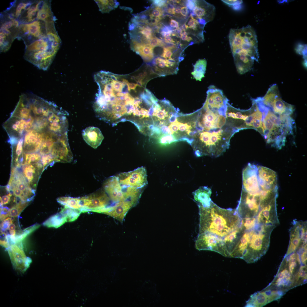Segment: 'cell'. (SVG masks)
Here are the masks:
<instances>
[{"mask_svg":"<svg viewBox=\"0 0 307 307\" xmlns=\"http://www.w3.org/2000/svg\"><path fill=\"white\" fill-rule=\"evenodd\" d=\"M192 128L190 125H188L187 123H179V130L181 131L187 132L189 130H190Z\"/></svg>","mask_w":307,"mask_h":307,"instance_id":"cell-46","label":"cell"},{"mask_svg":"<svg viewBox=\"0 0 307 307\" xmlns=\"http://www.w3.org/2000/svg\"><path fill=\"white\" fill-rule=\"evenodd\" d=\"M295 50L296 53L303 55L304 60H307V45L299 43L297 44Z\"/></svg>","mask_w":307,"mask_h":307,"instance_id":"cell-38","label":"cell"},{"mask_svg":"<svg viewBox=\"0 0 307 307\" xmlns=\"http://www.w3.org/2000/svg\"><path fill=\"white\" fill-rule=\"evenodd\" d=\"M179 123L177 121L171 123L169 126L170 129L173 132H177L179 129Z\"/></svg>","mask_w":307,"mask_h":307,"instance_id":"cell-47","label":"cell"},{"mask_svg":"<svg viewBox=\"0 0 307 307\" xmlns=\"http://www.w3.org/2000/svg\"><path fill=\"white\" fill-rule=\"evenodd\" d=\"M20 24L3 12L0 14V49L1 52L7 51L19 35Z\"/></svg>","mask_w":307,"mask_h":307,"instance_id":"cell-6","label":"cell"},{"mask_svg":"<svg viewBox=\"0 0 307 307\" xmlns=\"http://www.w3.org/2000/svg\"><path fill=\"white\" fill-rule=\"evenodd\" d=\"M23 167V174L24 177L30 184L32 183L36 173L34 166L31 164L25 165Z\"/></svg>","mask_w":307,"mask_h":307,"instance_id":"cell-34","label":"cell"},{"mask_svg":"<svg viewBox=\"0 0 307 307\" xmlns=\"http://www.w3.org/2000/svg\"><path fill=\"white\" fill-rule=\"evenodd\" d=\"M132 49L140 55L146 62H149L154 58V48L149 44L142 43L131 40Z\"/></svg>","mask_w":307,"mask_h":307,"instance_id":"cell-21","label":"cell"},{"mask_svg":"<svg viewBox=\"0 0 307 307\" xmlns=\"http://www.w3.org/2000/svg\"><path fill=\"white\" fill-rule=\"evenodd\" d=\"M198 206L200 215L199 233H206L213 236L225 252V239L241 225V219L236 209L221 208L212 200L208 206Z\"/></svg>","mask_w":307,"mask_h":307,"instance_id":"cell-2","label":"cell"},{"mask_svg":"<svg viewBox=\"0 0 307 307\" xmlns=\"http://www.w3.org/2000/svg\"><path fill=\"white\" fill-rule=\"evenodd\" d=\"M181 38V39L183 41H186V38L188 36L187 33L185 31L182 33L181 32L180 33Z\"/></svg>","mask_w":307,"mask_h":307,"instance_id":"cell-58","label":"cell"},{"mask_svg":"<svg viewBox=\"0 0 307 307\" xmlns=\"http://www.w3.org/2000/svg\"><path fill=\"white\" fill-rule=\"evenodd\" d=\"M134 206L129 200L120 202L110 206L108 211L104 214L122 222L129 210Z\"/></svg>","mask_w":307,"mask_h":307,"instance_id":"cell-19","label":"cell"},{"mask_svg":"<svg viewBox=\"0 0 307 307\" xmlns=\"http://www.w3.org/2000/svg\"><path fill=\"white\" fill-rule=\"evenodd\" d=\"M231 7L234 10L237 11L240 10L242 8V4L236 5Z\"/></svg>","mask_w":307,"mask_h":307,"instance_id":"cell-59","label":"cell"},{"mask_svg":"<svg viewBox=\"0 0 307 307\" xmlns=\"http://www.w3.org/2000/svg\"><path fill=\"white\" fill-rule=\"evenodd\" d=\"M195 6L193 9L195 18L204 27L208 22L214 18L215 8L212 4L204 0H195Z\"/></svg>","mask_w":307,"mask_h":307,"instance_id":"cell-13","label":"cell"},{"mask_svg":"<svg viewBox=\"0 0 307 307\" xmlns=\"http://www.w3.org/2000/svg\"><path fill=\"white\" fill-rule=\"evenodd\" d=\"M55 20H37L19 26L18 38L25 45L24 59L44 70L50 66L61 44Z\"/></svg>","mask_w":307,"mask_h":307,"instance_id":"cell-1","label":"cell"},{"mask_svg":"<svg viewBox=\"0 0 307 307\" xmlns=\"http://www.w3.org/2000/svg\"><path fill=\"white\" fill-rule=\"evenodd\" d=\"M173 47H164L163 51L161 57L165 59L168 60H173L174 59L172 57L173 55V53L172 49H173Z\"/></svg>","mask_w":307,"mask_h":307,"instance_id":"cell-40","label":"cell"},{"mask_svg":"<svg viewBox=\"0 0 307 307\" xmlns=\"http://www.w3.org/2000/svg\"><path fill=\"white\" fill-rule=\"evenodd\" d=\"M230 47L238 72L243 74L250 70L259 54L256 33L250 26L231 29L229 34Z\"/></svg>","mask_w":307,"mask_h":307,"instance_id":"cell-3","label":"cell"},{"mask_svg":"<svg viewBox=\"0 0 307 307\" xmlns=\"http://www.w3.org/2000/svg\"><path fill=\"white\" fill-rule=\"evenodd\" d=\"M277 198L260 210L256 217L258 224L276 227L279 224L277 210Z\"/></svg>","mask_w":307,"mask_h":307,"instance_id":"cell-15","label":"cell"},{"mask_svg":"<svg viewBox=\"0 0 307 307\" xmlns=\"http://www.w3.org/2000/svg\"><path fill=\"white\" fill-rule=\"evenodd\" d=\"M186 5L187 7L190 10H193L195 6V0L188 1Z\"/></svg>","mask_w":307,"mask_h":307,"instance_id":"cell-53","label":"cell"},{"mask_svg":"<svg viewBox=\"0 0 307 307\" xmlns=\"http://www.w3.org/2000/svg\"><path fill=\"white\" fill-rule=\"evenodd\" d=\"M148 44L153 48L157 46L163 47L164 44L162 40L154 36L149 40Z\"/></svg>","mask_w":307,"mask_h":307,"instance_id":"cell-39","label":"cell"},{"mask_svg":"<svg viewBox=\"0 0 307 307\" xmlns=\"http://www.w3.org/2000/svg\"><path fill=\"white\" fill-rule=\"evenodd\" d=\"M275 227L258 224L251 230L247 247L242 259L251 263L256 262L264 255L269 247L271 233Z\"/></svg>","mask_w":307,"mask_h":307,"instance_id":"cell-5","label":"cell"},{"mask_svg":"<svg viewBox=\"0 0 307 307\" xmlns=\"http://www.w3.org/2000/svg\"><path fill=\"white\" fill-rule=\"evenodd\" d=\"M127 86L128 90L130 91L131 89L135 90L136 87L137 86L136 84L133 83H129Z\"/></svg>","mask_w":307,"mask_h":307,"instance_id":"cell-55","label":"cell"},{"mask_svg":"<svg viewBox=\"0 0 307 307\" xmlns=\"http://www.w3.org/2000/svg\"><path fill=\"white\" fill-rule=\"evenodd\" d=\"M207 61L205 59H200L194 65L193 71L191 73L194 78L201 81L204 77L207 67Z\"/></svg>","mask_w":307,"mask_h":307,"instance_id":"cell-27","label":"cell"},{"mask_svg":"<svg viewBox=\"0 0 307 307\" xmlns=\"http://www.w3.org/2000/svg\"><path fill=\"white\" fill-rule=\"evenodd\" d=\"M142 83L143 82L142 80H138V81H137L136 84L137 85V86H138L139 87H141L142 86Z\"/></svg>","mask_w":307,"mask_h":307,"instance_id":"cell-62","label":"cell"},{"mask_svg":"<svg viewBox=\"0 0 307 307\" xmlns=\"http://www.w3.org/2000/svg\"><path fill=\"white\" fill-rule=\"evenodd\" d=\"M181 140L185 141L187 142L188 143L190 144L191 145L192 144L194 141V139H190L186 137H184L180 139Z\"/></svg>","mask_w":307,"mask_h":307,"instance_id":"cell-61","label":"cell"},{"mask_svg":"<svg viewBox=\"0 0 307 307\" xmlns=\"http://www.w3.org/2000/svg\"><path fill=\"white\" fill-rule=\"evenodd\" d=\"M242 188L246 191L259 194L261 191L258 181L257 165L249 163L242 171Z\"/></svg>","mask_w":307,"mask_h":307,"instance_id":"cell-12","label":"cell"},{"mask_svg":"<svg viewBox=\"0 0 307 307\" xmlns=\"http://www.w3.org/2000/svg\"><path fill=\"white\" fill-rule=\"evenodd\" d=\"M130 28L132 40L148 44L149 40L153 36L152 29L147 25L133 22Z\"/></svg>","mask_w":307,"mask_h":307,"instance_id":"cell-18","label":"cell"},{"mask_svg":"<svg viewBox=\"0 0 307 307\" xmlns=\"http://www.w3.org/2000/svg\"><path fill=\"white\" fill-rule=\"evenodd\" d=\"M103 187L110 200L116 204L126 200L125 198L123 188L117 176L109 177L104 182Z\"/></svg>","mask_w":307,"mask_h":307,"instance_id":"cell-17","label":"cell"},{"mask_svg":"<svg viewBox=\"0 0 307 307\" xmlns=\"http://www.w3.org/2000/svg\"><path fill=\"white\" fill-rule=\"evenodd\" d=\"M221 1L228 6L231 7L236 5L242 4L243 2L242 0H221Z\"/></svg>","mask_w":307,"mask_h":307,"instance_id":"cell-44","label":"cell"},{"mask_svg":"<svg viewBox=\"0 0 307 307\" xmlns=\"http://www.w3.org/2000/svg\"><path fill=\"white\" fill-rule=\"evenodd\" d=\"M108 74L109 77L110 81L113 89L117 92H121L125 84L123 83L117 81V80L112 79L110 77L109 72Z\"/></svg>","mask_w":307,"mask_h":307,"instance_id":"cell-37","label":"cell"},{"mask_svg":"<svg viewBox=\"0 0 307 307\" xmlns=\"http://www.w3.org/2000/svg\"><path fill=\"white\" fill-rule=\"evenodd\" d=\"M280 96L278 87L276 84H273L268 89L265 96L262 98L263 103L269 108L274 100Z\"/></svg>","mask_w":307,"mask_h":307,"instance_id":"cell-29","label":"cell"},{"mask_svg":"<svg viewBox=\"0 0 307 307\" xmlns=\"http://www.w3.org/2000/svg\"><path fill=\"white\" fill-rule=\"evenodd\" d=\"M153 4L156 7H161L166 5V1L165 0H153L152 1Z\"/></svg>","mask_w":307,"mask_h":307,"instance_id":"cell-48","label":"cell"},{"mask_svg":"<svg viewBox=\"0 0 307 307\" xmlns=\"http://www.w3.org/2000/svg\"><path fill=\"white\" fill-rule=\"evenodd\" d=\"M289 231V243L285 256L295 251L302 244L307 243V221H293Z\"/></svg>","mask_w":307,"mask_h":307,"instance_id":"cell-11","label":"cell"},{"mask_svg":"<svg viewBox=\"0 0 307 307\" xmlns=\"http://www.w3.org/2000/svg\"><path fill=\"white\" fill-rule=\"evenodd\" d=\"M12 194L9 193L7 195L3 196L2 197H0V205L2 206L3 204H6L8 203L10 201L11 197L12 196Z\"/></svg>","mask_w":307,"mask_h":307,"instance_id":"cell-45","label":"cell"},{"mask_svg":"<svg viewBox=\"0 0 307 307\" xmlns=\"http://www.w3.org/2000/svg\"><path fill=\"white\" fill-rule=\"evenodd\" d=\"M180 13L182 17H186L188 13V11L187 7L184 6L181 7Z\"/></svg>","mask_w":307,"mask_h":307,"instance_id":"cell-50","label":"cell"},{"mask_svg":"<svg viewBox=\"0 0 307 307\" xmlns=\"http://www.w3.org/2000/svg\"><path fill=\"white\" fill-rule=\"evenodd\" d=\"M22 173L18 171L16 167L12 169L11 176L8 185L14 186L22 192L24 197L28 202L33 197L34 191L31 189Z\"/></svg>","mask_w":307,"mask_h":307,"instance_id":"cell-16","label":"cell"},{"mask_svg":"<svg viewBox=\"0 0 307 307\" xmlns=\"http://www.w3.org/2000/svg\"><path fill=\"white\" fill-rule=\"evenodd\" d=\"M192 40H193V39H192V38L191 37L187 36V38H186V41L188 42H189L190 41Z\"/></svg>","mask_w":307,"mask_h":307,"instance_id":"cell-63","label":"cell"},{"mask_svg":"<svg viewBox=\"0 0 307 307\" xmlns=\"http://www.w3.org/2000/svg\"><path fill=\"white\" fill-rule=\"evenodd\" d=\"M28 204V202H24L20 201L10 209L9 216L12 217L18 216Z\"/></svg>","mask_w":307,"mask_h":307,"instance_id":"cell-33","label":"cell"},{"mask_svg":"<svg viewBox=\"0 0 307 307\" xmlns=\"http://www.w3.org/2000/svg\"><path fill=\"white\" fill-rule=\"evenodd\" d=\"M236 209L241 219L256 217L260 210V195L247 192L242 188Z\"/></svg>","mask_w":307,"mask_h":307,"instance_id":"cell-7","label":"cell"},{"mask_svg":"<svg viewBox=\"0 0 307 307\" xmlns=\"http://www.w3.org/2000/svg\"><path fill=\"white\" fill-rule=\"evenodd\" d=\"M296 286L295 277L291 273L286 262L283 259L275 278L266 288L281 291L285 293Z\"/></svg>","mask_w":307,"mask_h":307,"instance_id":"cell-8","label":"cell"},{"mask_svg":"<svg viewBox=\"0 0 307 307\" xmlns=\"http://www.w3.org/2000/svg\"><path fill=\"white\" fill-rule=\"evenodd\" d=\"M170 25L171 27L176 28L177 29L179 28L178 22L175 20L171 19L170 20Z\"/></svg>","mask_w":307,"mask_h":307,"instance_id":"cell-51","label":"cell"},{"mask_svg":"<svg viewBox=\"0 0 307 307\" xmlns=\"http://www.w3.org/2000/svg\"><path fill=\"white\" fill-rule=\"evenodd\" d=\"M15 228L16 226L14 224L12 223L10 225L8 229L9 230L10 233L11 235L13 236L15 235Z\"/></svg>","mask_w":307,"mask_h":307,"instance_id":"cell-52","label":"cell"},{"mask_svg":"<svg viewBox=\"0 0 307 307\" xmlns=\"http://www.w3.org/2000/svg\"><path fill=\"white\" fill-rule=\"evenodd\" d=\"M278 196V188L273 190L261 191L260 195V209L269 204Z\"/></svg>","mask_w":307,"mask_h":307,"instance_id":"cell-26","label":"cell"},{"mask_svg":"<svg viewBox=\"0 0 307 307\" xmlns=\"http://www.w3.org/2000/svg\"><path fill=\"white\" fill-rule=\"evenodd\" d=\"M13 223V220L10 217H8L4 219L1 224V232L9 229L10 225Z\"/></svg>","mask_w":307,"mask_h":307,"instance_id":"cell-41","label":"cell"},{"mask_svg":"<svg viewBox=\"0 0 307 307\" xmlns=\"http://www.w3.org/2000/svg\"><path fill=\"white\" fill-rule=\"evenodd\" d=\"M81 198L83 206L82 212L91 211L102 213L109 207L108 205L110 200L105 190L103 189Z\"/></svg>","mask_w":307,"mask_h":307,"instance_id":"cell-9","label":"cell"},{"mask_svg":"<svg viewBox=\"0 0 307 307\" xmlns=\"http://www.w3.org/2000/svg\"><path fill=\"white\" fill-rule=\"evenodd\" d=\"M169 121L170 122L172 123L177 121L176 116L175 114H171L169 116Z\"/></svg>","mask_w":307,"mask_h":307,"instance_id":"cell-57","label":"cell"},{"mask_svg":"<svg viewBox=\"0 0 307 307\" xmlns=\"http://www.w3.org/2000/svg\"><path fill=\"white\" fill-rule=\"evenodd\" d=\"M187 134L190 136H194L197 134V132L196 130L191 131L189 130L186 132Z\"/></svg>","mask_w":307,"mask_h":307,"instance_id":"cell-60","label":"cell"},{"mask_svg":"<svg viewBox=\"0 0 307 307\" xmlns=\"http://www.w3.org/2000/svg\"><path fill=\"white\" fill-rule=\"evenodd\" d=\"M99 10L102 13H108L117 7L119 3L115 0H95Z\"/></svg>","mask_w":307,"mask_h":307,"instance_id":"cell-30","label":"cell"},{"mask_svg":"<svg viewBox=\"0 0 307 307\" xmlns=\"http://www.w3.org/2000/svg\"><path fill=\"white\" fill-rule=\"evenodd\" d=\"M257 224L256 217L241 219V227L244 231L254 229Z\"/></svg>","mask_w":307,"mask_h":307,"instance_id":"cell-32","label":"cell"},{"mask_svg":"<svg viewBox=\"0 0 307 307\" xmlns=\"http://www.w3.org/2000/svg\"><path fill=\"white\" fill-rule=\"evenodd\" d=\"M153 115L160 119H164L165 117L168 116V112L164 109L161 110V107L157 104L154 108Z\"/></svg>","mask_w":307,"mask_h":307,"instance_id":"cell-35","label":"cell"},{"mask_svg":"<svg viewBox=\"0 0 307 307\" xmlns=\"http://www.w3.org/2000/svg\"><path fill=\"white\" fill-rule=\"evenodd\" d=\"M147 75V73L146 72H145L143 73H141L139 74L138 76L136 77V78L138 79V80H142L144 78V77Z\"/></svg>","mask_w":307,"mask_h":307,"instance_id":"cell-56","label":"cell"},{"mask_svg":"<svg viewBox=\"0 0 307 307\" xmlns=\"http://www.w3.org/2000/svg\"><path fill=\"white\" fill-rule=\"evenodd\" d=\"M176 140L175 136L173 134H164L159 139V142L163 145L170 144Z\"/></svg>","mask_w":307,"mask_h":307,"instance_id":"cell-36","label":"cell"},{"mask_svg":"<svg viewBox=\"0 0 307 307\" xmlns=\"http://www.w3.org/2000/svg\"><path fill=\"white\" fill-rule=\"evenodd\" d=\"M162 132L164 134H173L174 132L170 129L169 126H164L161 128Z\"/></svg>","mask_w":307,"mask_h":307,"instance_id":"cell-49","label":"cell"},{"mask_svg":"<svg viewBox=\"0 0 307 307\" xmlns=\"http://www.w3.org/2000/svg\"><path fill=\"white\" fill-rule=\"evenodd\" d=\"M67 222L66 218L60 212L49 217L43 225L48 227L57 228Z\"/></svg>","mask_w":307,"mask_h":307,"instance_id":"cell-28","label":"cell"},{"mask_svg":"<svg viewBox=\"0 0 307 307\" xmlns=\"http://www.w3.org/2000/svg\"><path fill=\"white\" fill-rule=\"evenodd\" d=\"M257 175L261 191L274 190L278 188L276 173L267 167L257 165Z\"/></svg>","mask_w":307,"mask_h":307,"instance_id":"cell-14","label":"cell"},{"mask_svg":"<svg viewBox=\"0 0 307 307\" xmlns=\"http://www.w3.org/2000/svg\"><path fill=\"white\" fill-rule=\"evenodd\" d=\"M269 108L275 113L286 116H289L294 110V107L284 101L280 96L274 100Z\"/></svg>","mask_w":307,"mask_h":307,"instance_id":"cell-22","label":"cell"},{"mask_svg":"<svg viewBox=\"0 0 307 307\" xmlns=\"http://www.w3.org/2000/svg\"><path fill=\"white\" fill-rule=\"evenodd\" d=\"M82 135L86 142L94 148L99 146L104 138L100 129L93 126L87 127L84 130Z\"/></svg>","mask_w":307,"mask_h":307,"instance_id":"cell-20","label":"cell"},{"mask_svg":"<svg viewBox=\"0 0 307 307\" xmlns=\"http://www.w3.org/2000/svg\"><path fill=\"white\" fill-rule=\"evenodd\" d=\"M40 226V225L39 224H36L24 229L23 233L27 236L38 228Z\"/></svg>","mask_w":307,"mask_h":307,"instance_id":"cell-43","label":"cell"},{"mask_svg":"<svg viewBox=\"0 0 307 307\" xmlns=\"http://www.w3.org/2000/svg\"><path fill=\"white\" fill-rule=\"evenodd\" d=\"M164 39L165 42L167 43L174 44L175 43V41L170 36L164 37Z\"/></svg>","mask_w":307,"mask_h":307,"instance_id":"cell-54","label":"cell"},{"mask_svg":"<svg viewBox=\"0 0 307 307\" xmlns=\"http://www.w3.org/2000/svg\"><path fill=\"white\" fill-rule=\"evenodd\" d=\"M10 209L7 207H1L0 208V220H3L8 216H9Z\"/></svg>","mask_w":307,"mask_h":307,"instance_id":"cell-42","label":"cell"},{"mask_svg":"<svg viewBox=\"0 0 307 307\" xmlns=\"http://www.w3.org/2000/svg\"><path fill=\"white\" fill-rule=\"evenodd\" d=\"M270 303L267 296L262 290L252 294L246 302L245 307H262Z\"/></svg>","mask_w":307,"mask_h":307,"instance_id":"cell-24","label":"cell"},{"mask_svg":"<svg viewBox=\"0 0 307 307\" xmlns=\"http://www.w3.org/2000/svg\"><path fill=\"white\" fill-rule=\"evenodd\" d=\"M211 189L207 186H201L193 192L194 200L198 205L203 207L209 206L211 201Z\"/></svg>","mask_w":307,"mask_h":307,"instance_id":"cell-23","label":"cell"},{"mask_svg":"<svg viewBox=\"0 0 307 307\" xmlns=\"http://www.w3.org/2000/svg\"><path fill=\"white\" fill-rule=\"evenodd\" d=\"M57 201L64 207L80 210L82 212L83 206L81 197H61L58 198Z\"/></svg>","mask_w":307,"mask_h":307,"instance_id":"cell-25","label":"cell"},{"mask_svg":"<svg viewBox=\"0 0 307 307\" xmlns=\"http://www.w3.org/2000/svg\"><path fill=\"white\" fill-rule=\"evenodd\" d=\"M6 11L9 16L17 20L20 25L37 20H50L55 17L49 0H16L10 3Z\"/></svg>","mask_w":307,"mask_h":307,"instance_id":"cell-4","label":"cell"},{"mask_svg":"<svg viewBox=\"0 0 307 307\" xmlns=\"http://www.w3.org/2000/svg\"><path fill=\"white\" fill-rule=\"evenodd\" d=\"M117 177L120 183L123 187L141 189L148 183L146 171L143 166L131 171L121 173Z\"/></svg>","mask_w":307,"mask_h":307,"instance_id":"cell-10","label":"cell"},{"mask_svg":"<svg viewBox=\"0 0 307 307\" xmlns=\"http://www.w3.org/2000/svg\"><path fill=\"white\" fill-rule=\"evenodd\" d=\"M81 212L80 210L64 207L60 213L66 218L67 222H71L76 220Z\"/></svg>","mask_w":307,"mask_h":307,"instance_id":"cell-31","label":"cell"}]
</instances>
